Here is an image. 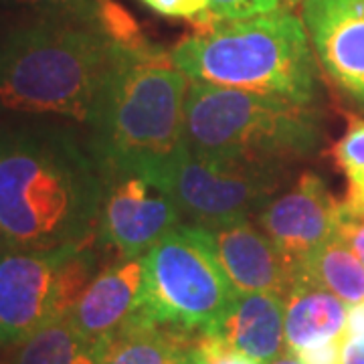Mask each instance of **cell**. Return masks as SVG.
I'll list each match as a JSON object with an SVG mask.
<instances>
[{
  "label": "cell",
  "mask_w": 364,
  "mask_h": 364,
  "mask_svg": "<svg viewBox=\"0 0 364 364\" xmlns=\"http://www.w3.org/2000/svg\"><path fill=\"white\" fill-rule=\"evenodd\" d=\"M105 191L104 168L77 132L43 122L0 132V249L90 243Z\"/></svg>",
  "instance_id": "1"
},
{
  "label": "cell",
  "mask_w": 364,
  "mask_h": 364,
  "mask_svg": "<svg viewBox=\"0 0 364 364\" xmlns=\"http://www.w3.org/2000/svg\"><path fill=\"white\" fill-rule=\"evenodd\" d=\"M188 83L170 53L148 43L122 49L87 122L107 181L138 174L162 188L184 146Z\"/></svg>",
  "instance_id": "2"
},
{
  "label": "cell",
  "mask_w": 364,
  "mask_h": 364,
  "mask_svg": "<svg viewBox=\"0 0 364 364\" xmlns=\"http://www.w3.org/2000/svg\"><path fill=\"white\" fill-rule=\"evenodd\" d=\"M126 43L104 25L33 18L0 28V107L87 126Z\"/></svg>",
  "instance_id": "3"
},
{
  "label": "cell",
  "mask_w": 364,
  "mask_h": 364,
  "mask_svg": "<svg viewBox=\"0 0 364 364\" xmlns=\"http://www.w3.org/2000/svg\"><path fill=\"white\" fill-rule=\"evenodd\" d=\"M172 63L193 81L314 104L318 71L301 16L275 11L215 23L178 43Z\"/></svg>",
  "instance_id": "4"
},
{
  "label": "cell",
  "mask_w": 364,
  "mask_h": 364,
  "mask_svg": "<svg viewBox=\"0 0 364 364\" xmlns=\"http://www.w3.org/2000/svg\"><path fill=\"white\" fill-rule=\"evenodd\" d=\"M322 142V119L312 104L255 91L188 83L184 144L195 154L233 162L289 166Z\"/></svg>",
  "instance_id": "5"
},
{
  "label": "cell",
  "mask_w": 364,
  "mask_h": 364,
  "mask_svg": "<svg viewBox=\"0 0 364 364\" xmlns=\"http://www.w3.org/2000/svg\"><path fill=\"white\" fill-rule=\"evenodd\" d=\"M203 229L178 225L144 255V294L138 312L188 330L213 332L237 298Z\"/></svg>",
  "instance_id": "6"
},
{
  "label": "cell",
  "mask_w": 364,
  "mask_h": 364,
  "mask_svg": "<svg viewBox=\"0 0 364 364\" xmlns=\"http://www.w3.org/2000/svg\"><path fill=\"white\" fill-rule=\"evenodd\" d=\"M95 273L93 241L47 251L0 249V346L69 318Z\"/></svg>",
  "instance_id": "7"
},
{
  "label": "cell",
  "mask_w": 364,
  "mask_h": 364,
  "mask_svg": "<svg viewBox=\"0 0 364 364\" xmlns=\"http://www.w3.org/2000/svg\"><path fill=\"white\" fill-rule=\"evenodd\" d=\"M286 174L287 166L207 158L184 144L162 188L191 225L215 229L255 217L277 195Z\"/></svg>",
  "instance_id": "8"
},
{
  "label": "cell",
  "mask_w": 364,
  "mask_h": 364,
  "mask_svg": "<svg viewBox=\"0 0 364 364\" xmlns=\"http://www.w3.org/2000/svg\"><path fill=\"white\" fill-rule=\"evenodd\" d=\"M172 196L138 174L107 181L97 237L117 257H142L181 225Z\"/></svg>",
  "instance_id": "9"
},
{
  "label": "cell",
  "mask_w": 364,
  "mask_h": 364,
  "mask_svg": "<svg viewBox=\"0 0 364 364\" xmlns=\"http://www.w3.org/2000/svg\"><path fill=\"white\" fill-rule=\"evenodd\" d=\"M338 203L324 181L306 172L296 186L272 196L257 210L255 221L286 257L299 265L314 251L338 235Z\"/></svg>",
  "instance_id": "10"
},
{
  "label": "cell",
  "mask_w": 364,
  "mask_h": 364,
  "mask_svg": "<svg viewBox=\"0 0 364 364\" xmlns=\"http://www.w3.org/2000/svg\"><path fill=\"white\" fill-rule=\"evenodd\" d=\"M301 21L326 75L364 109V0H301Z\"/></svg>",
  "instance_id": "11"
},
{
  "label": "cell",
  "mask_w": 364,
  "mask_h": 364,
  "mask_svg": "<svg viewBox=\"0 0 364 364\" xmlns=\"http://www.w3.org/2000/svg\"><path fill=\"white\" fill-rule=\"evenodd\" d=\"M200 229L237 294L267 291L286 298L296 286L298 265L249 219Z\"/></svg>",
  "instance_id": "12"
},
{
  "label": "cell",
  "mask_w": 364,
  "mask_h": 364,
  "mask_svg": "<svg viewBox=\"0 0 364 364\" xmlns=\"http://www.w3.org/2000/svg\"><path fill=\"white\" fill-rule=\"evenodd\" d=\"M144 255L116 257L107 267L93 275L69 320L91 342L100 344L112 338L142 306Z\"/></svg>",
  "instance_id": "13"
},
{
  "label": "cell",
  "mask_w": 364,
  "mask_h": 364,
  "mask_svg": "<svg viewBox=\"0 0 364 364\" xmlns=\"http://www.w3.org/2000/svg\"><path fill=\"white\" fill-rule=\"evenodd\" d=\"M210 334L255 363L269 364L286 352V298L267 291L239 294Z\"/></svg>",
  "instance_id": "14"
},
{
  "label": "cell",
  "mask_w": 364,
  "mask_h": 364,
  "mask_svg": "<svg viewBox=\"0 0 364 364\" xmlns=\"http://www.w3.org/2000/svg\"><path fill=\"white\" fill-rule=\"evenodd\" d=\"M196 334L136 312L112 338L100 342V364H181Z\"/></svg>",
  "instance_id": "15"
},
{
  "label": "cell",
  "mask_w": 364,
  "mask_h": 364,
  "mask_svg": "<svg viewBox=\"0 0 364 364\" xmlns=\"http://www.w3.org/2000/svg\"><path fill=\"white\" fill-rule=\"evenodd\" d=\"M348 308L324 287L298 277L286 296V352L346 336Z\"/></svg>",
  "instance_id": "16"
},
{
  "label": "cell",
  "mask_w": 364,
  "mask_h": 364,
  "mask_svg": "<svg viewBox=\"0 0 364 364\" xmlns=\"http://www.w3.org/2000/svg\"><path fill=\"white\" fill-rule=\"evenodd\" d=\"M298 277L334 294L346 306L364 299V265L342 237H334L298 265Z\"/></svg>",
  "instance_id": "17"
},
{
  "label": "cell",
  "mask_w": 364,
  "mask_h": 364,
  "mask_svg": "<svg viewBox=\"0 0 364 364\" xmlns=\"http://www.w3.org/2000/svg\"><path fill=\"white\" fill-rule=\"evenodd\" d=\"M11 348L6 364H100V344L85 338L69 318L41 328Z\"/></svg>",
  "instance_id": "18"
},
{
  "label": "cell",
  "mask_w": 364,
  "mask_h": 364,
  "mask_svg": "<svg viewBox=\"0 0 364 364\" xmlns=\"http://www.w3.org/2000/svg\"><path fill=\"white\" fill-rule=\"evenodd\" d=\"M25 9L33 18L77 21L104 25L116 39L126 45H142L138 28L128 14L112 0H9Z\"/></svg>",
  "instance_id": "19"
},
{
  "label": "cell",
  "mask_w": 364,
  "mask_h": 364,
  "mask_svg": "<svg viewBox=\"0 0 364 364\" xmlns=\"http://www.w3.org/2000/svg\"><path fill=\"white\" fill-rule=\"evenodd\" d=\"M332 154L348 182V195L344 203L364 207V117L352 119Z\"/></svg>",
  "instance_id": "20"
},
{
  "label": "cell",
  "mask_w": 364,
  "mask_h": 364,
  "mask_svg": "<svg viewBox=\"0 0 364 364\" xmlns=\"http://www.w3.org/2000/svg\"><path fill=\"white\" fill-rule=\"evenodd\" d=\"M298 2L301 0H208L207 25L241 21L275 11H289V6Z\"/></svg>",
  "instance_id": "21"
},
{
  "label": "cell",
  "mask_w": 364,
  "mask_h": 364,
  "mask_svg": "<svg viewBox=\"0 0 364 364\" xmlns=\"http://www.w3.org/2000/svg\"><path fill=\"white\" fill-rule=\"evenodd\" d=\"M191 360L193 364H259L247 354L233 348L219 334H196L195 342L191 346Z\"/></svg>",
  "instance_id": "22"
},
{
  "label": "cell",
  "mask_w": 364,
  "mask_h": 364,
  "mask_svg": "<svg viewBox=\"0 0 364 364\" xmlns=\"http://www.w3.org/2000/svg\"><path fill=\"white\" fill-rule=\"evenodd\" d=\"M338 237L348 243V247L364 265V207H352V205L342 203Z\"/></svg>",
  "instance_id": "23"
},
{
  "label": "cell",
  "mask_w": 364,
  "mask_h": 364,
  "mask_svg": "<svg viewBox=\"0 0 364 364\" xmlns=\"http://www.w3.org/2000/svg\"><path fill=\"white\" fill-rule=\"evenodd\" d=\"M142 2L164 16L191 18V21L203 23V25L208 23V0H142Z\"/></svg>",
  "instance_id": "24"
},
{
  "label": "cell",
  "mask_w": 364,
  "mask_h": 364,
  "mask_svg": "<svg viewBox=\"0 0 364 364\" xmlns=\"http://www.w3.org/2000/svg\"><path fill=\"white\" fill-rule=\"evenodd\" d=\"M344 338L346 336L318 342V344H312L308 348H301L299 352H296V356L301 364H342Z\"/></svg>",
  "instance_id": "25"
},
{
  "label": "cell",
  "mask_w": 364,
  "mask_h": 364,
  "mask_svg": "<svg viewBox=\"0 0 364 364\" xmlns=\"http://www.w3.org/2000/svg\"><path fill=\"white\" fill-rule=\"evenodd\" d=\"M342 364H364V338H358V336L344 338Z\"/></svg>",
  "instance_id": "26"
},
{
  "label": "cell",
  "mask_w": 364,
  "mask_h": 364,
  "mask_svg": "<svg viewBox=\"0 0 364 364\" xmlns=\"http://www.w3.org/2000/svg\"><path fill=\"white\" fill-rule=\"evenodd\" d=\"M346 336H358V338H364V299L348 308Z\"/></svg>",
  "instance_id": "27"
},
{
  "label": "cell",
  "mask_w": 364,
  "mask_h": 364,
  "mask_svg": "<svg viewBox=\"0 0 364 364\" xmlns=\"http://www.w3.org/2000/svg\"><path fill=\"white\" fill-rule=\"evenodd\" d=\"M269 364H301L299 363V358L296 354H291V352H284L282 356H277L275 360H272Z\"/></svg>",
  "instance_id": "28"
},
{
  "label": "cell",
  "mask_w": 364,
  "mask_h": 364,
  "mask_svg": "<svg viewBox=\"0 0 364 364\" xmlns=\"http://www.w3.org/2000/svg\"><path fill=\"white\" fill-rule=\"evenodd\" d=\"M188 354H191V352H188ZM181 364H193V360H191V356H186V358H184V360H182Z\"/></svg>",
  "instance_id": "29"
},
{
  "label": "cell",
  "mask_w": 364,
  "mask_h": 364,
  "mask_svg": "<svg viewBox=\"0 0 364 364\" xmlns=\"http://www.w3.org/2000/svg\"><path fill=\"white\" fill-rule=\"evenodd\" d=\"M0 348H2V346H0Z\"/></svg>",
  "instance_id": "30"
}]
</instances>
